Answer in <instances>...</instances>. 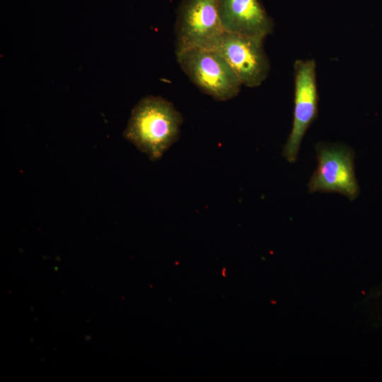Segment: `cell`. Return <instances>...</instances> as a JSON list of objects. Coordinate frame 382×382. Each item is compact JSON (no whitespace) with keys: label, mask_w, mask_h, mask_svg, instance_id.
<instances>
[{"label":"cell","mask_w":382,"mask_h":382,"mask_svg":"<svg viewBox=\"0 0 382 382\" xmlns=\"http://www.w3.org/2000/svg\"><path fill=\"white\" fill-rule=\"evenodd\" d=\"M223 32L217 0H182L175 24V54L190 48H209Z\"/></svg>","instance_id":"obj_5"},{"label":"cell","mask_w":382,"mask_h":382,"mask_svg":"<svg viewBox=\"0 0 382 382\" xmlns=\"http://www.w3.org/2000/svg\"><path fill=\"white\" fill-rule=\"evenodd\" d=\"M316 68L313 59H298L294 64L293 126L282 152L289 163L296 161L303 137L318 115V94Z\"/></svg>","instance_id":"obj_6"},{"label":"cell","mask_w":382,"mask_h":382,"mask_svg":"<svg viewBox=\"0 0 382 382\" xmlns=\"http://www.w3.org/2000/svg\"><path fill=\"white\" fill-rule=\"evenodd\" d=\"M316 149L318 166L308 184L309 192H337L349 200L356 199L359 188L353 151L346 146L324 143Z\"/></svg>","instance_id":"obj_3"},{"label":"cell","mask_w":382,"mask_h":382,"mask_svg":"<svg viewBox=\"0 0 382 382\" xmlns=\"http://www.w3.org/2000/svg\"><path fill=\"white\" fill-rule=\"evenodd\" d=\"M189 79L203 93L219 101L236 97L242 83L226 59L216 50L194 47L175 54Z\"/></svg>","instance_id":"obj_2"},{"label":"cell","mask_w":382,"mask_h":382,"mask_svg":"<svg viewBox=\"0 0 382 382\" xmlns=\"http://www.w3.org/2000/svg\"><path fill=\"white\" fill-rule=\"evenodd\" d=\"M263 40L224 31L209 48L218 52L226 59L242 85L255 88L262 84L270 71Z\"/></svg>","instance_id":"obj_4"},{"label":"cell","mask_w":382,"mask_h":382,"mask_svg":"<svg viewBox=\"0 0 382 382\" xmlns=\"http://www.w3.org/2000/svg\"><path fill=\"white\" fill-rule=\"evenodd\" d=\"M182 122V115L172 103L148 96L132 109L123 136L154 161L178 140Z\"/></svg>","instance_id":"obj_1"},{"label":"cell","mask_w":382,"mask_h":382,"mask_svg":"<svg viewBox=\"0 0 382 382\" xmlns=\"http://www.w3.org/2000/svg\"><path fill=\"white\" fill-rule=\"evenodd\" d=\"M217 10L224 32L265 39L273 31L274 22L260 0H217Z\"/></svg>","instance_id":"obj_7"}]
</instances>
